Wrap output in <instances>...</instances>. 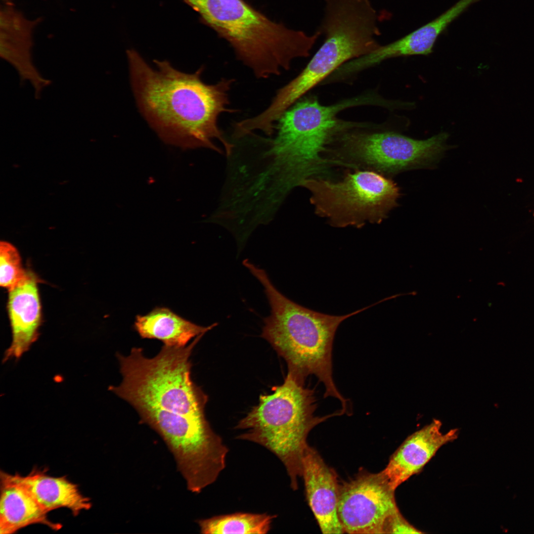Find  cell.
I'll use <instances>...</instances> for the list:
<instances>
[{
    "instance_id": "cell-9",
    "label": "cell",
    "mask_w": 534,
    "mask_h": 534,
    "mask_svg": "<svg viewBox=\"0 0 534 534\" xmlns=\"http://www.w3.org/2000/svg\"><path fill=\"white\" fill-rule=\"evenodd\" d=\"M302 186L309 191L315 213L340 228L380 223L397 206L400 195L391 179L363 169L348 172L339 180L311 178Z\"/></svg>"
},
{
    "instance_id": "cell-2",
    "label": "cell",
    "mask_w": 534,
    "mask_h": 534,
    "mask_svg": "<svg viewBox=\"0 0 534 534\" xmlns=\"http://www.w3.org/2000/svg\"><path fill=\"white\" fill-rule=\"evenodd\" d=\"M375 103L372 94L329 105L321 104L315 96L302 97L280 116L275 127L276 135L267 140V146L260 153L267 172L275 183L291 191L308 179L325 177L332 166H343L341 162L325 155L333 137L346 122L337 118L338 114Z\"/></svg>"
},
{
    "instance_id": "cell-20",
    "label": "cell",
    "mask_w": 534,
    "mask_h": 534,
    "mask_svg": "<svg viewBox=\"0 0 534 534\" xmlns=\"http://www.w3.org/2000/svg\"><path fill=\"white\" fill-rule=\"evenodd\" d=\"M276 515L236 512L199 519L197 523L203 534H265L271 528Z\"/></svg>"
},
{
    "instance_id": "cell-21",
    "label": "cell",
    "mask_w": 534,
    "mask_h": 534,
    "mask_svg": "<svg viewBox=\"0 0 534 534\" xmlns=\"http://www.w3.org/2000/svg\"><path fill=\"white\" fill-rule=\"evenodd\" d=\"M0 285L8 291L24 280L28 273L22 266L17 249L6 241L0 242Z\"/></svg>"
},
{
    "instance_id": "cell-10",
    "label": "cell",
    "mask_w": 534,
    "mask_h": 534,
    "mask_svg": "<svg viewBox=\"0 0 534 534\" xmlns=\"http://www.w3.org/2000/svg\"><path fill=\"white\" fill-rule=\"evenodd\" d=\"M134 409L140 422L164 441L189 491L198 493L217 480L226 467L229 449L205 415L187 416L146 406Z\"/></svg>"
},
{
    "instance_id": "cell-5",
    "label": "cell",
    "mask_w": 534,
    "mask_h": 534,
    "mask_svg": "<svg viewBox=\"0 0 534 534\" xmlns=\"http://www.w3.org/2000/svg\"><path fill=\"white\" fill-rule=\"evenodd\" d=\"M323 43L303 71L278 89L269 105L255 116L260 129L272 131L289 107L315 86L322 83L347 62L368 54L380 46L377 19L363 4L353 0H329L318 29Z\"/></svg>"
},
{
    "instance_id": "cell-15",
    "label": "cell",
    "mask_w": 534,
    "mask_h": 534,
    "mask_svg": "<svg viewBox=\"0 0 534 534\" xmlns=\"http://www.w3.org/2000/svg\"><path fill=\"white\" fill-rule=\"evenodd\" d=\"M480 0H459L436 19L390 44L380 45L364 55L362 62L369 68L384 60L398 56L428 55L439 35L470 6Z\"/></svg>"
},
{
    "instance_id": "cell-6",
    "label": "cell",
    "mask_w": 534,
    "mask_h": 534,
    "mask_svg": "<svg viewBox=\"0 0 534 534\" xmlns=\"http://www.w3.org/2000/svg\"><path fill=\"white\" fill-rule=\"evenodd\" d=\"M273 388L272 394L261 395L258 405L239 421L235 428L244 432L236 438L259 444L275 455L286 470L291 488L296 490L310 432L328 418L343 414L339 410L316 416L314 390L288 374L282 385Z\"/></svg>"
},
{
    "instance_id": "cell-22",
    "label": "cell",
    "mask_w": 534,
    "mask_h": 534,
    "mask_svg": "<svg viewBox=\"0 0 534 534\" xmlns=\"http://www.w3.org/2000/svg\"><path fill=\"white\" fill-rule=\"evenodd\" d=\"M423 532L410 524L400 511L393 515L387 521L384 534H421Z\"/></svg>"
},
{
    "instance_id": "cell-4",
    "label": "cell",
    "mask_w": 534,
    "mask_h": 534,
    "mask_svg": "<svg viewBox=\"0 0 534 534\" xmlns=\"http://www.w3.org/2000/svg\"><path fill=\"white\" fill-rule=\"evenodd\" d=\"M201 22L226 40L258 78L279 75L306 57L321 32L308 35L275 23L245 0H183Z\"/></svg>"
},
{
    "instance_id": "cell-13",
    "label": "cell",
    "mask_w": 534,
    "mask_h": 534,
    "mask_svg": "<svg viewBox=\"0 0 534 534\" xmlns=\"http://www.w3.org/2000/svg\"><path fill=\"white\" fill-rule=\"evenodd\" d=\"M441 427V421L434 419L409 435L392 454L381 472L393 489L419 473L442 446L457 438V429L443 433Z\"/></svg>"
},
{
    "instance_id": "cell-12",
    "label": "cell",
    "mask_w": 534,
    "mask_h": 534,
    "mask_svg": "<svg viewBox=\"0 0 534 534\" xmlns=\"http://www.w3.org/2000/svg\"><path fill=\"white\" fill-rule=\"evenodd\" d=\"M301 477L308 504L323 534H342L337 507L339 485L335 472L309 445L302 460Z\"/></svg>"
},
{
    "instance_id": "cell-23",
    "label": "cell",
    "mask_w": 534,
    "mask_h": 534,
    "mask_svg": "<svg viewBox=\"0 0 534 534\" xmlns=\"http://www.w3.org/2000/svg\"><path fill=\"white\" fill-rule=\"evenodd\" d=\"M533 216H534V213H533Z\"/></svg>"
},
{
    "instance_id": "cell-14",
    "label": "cell",
    "mask_w": 534,
    "mask_h": 534,
    "mask_svg": "<svg viewBox=\"0 0 534 534\" xmlns=\"http://www.w3.org/2000/svg\"><path fill=\"white\" fill-rule=\"evenodd\" d=\"M38 278L30 271L26 278L9 290L7 309L12 342L3 362L19 358L37 340L42 322V308Z\"/></svg>"
},
{
    "instance_id": "cell-3",
    "label": "cell",
    "mask_w": 534,
    "mask_h": 534,
    "mask_svg": "<svg viewBox=\"0 0 534 534\" xmlns=\"http://www.w3.org/2000/svg\"><path fill=\"white\" fill-rule=\"evenodd\" d=\"M250 272L264 287L270 314L264 319L261 336L286 361L288 374L305 385L314 375L325 388L324 397L337 399L347 412L348 400L340 393L333 378V343L338 327L345 319L374 305L377 302L350 313L332 315L303 307L280 293L266 272L252 263Z\"/></svg>"
},
{
    "instance_id": "cell-7",
    "label": "cell",
    "mask_w": 534,
    "mask_h": 534,
    "mask_svg": "<svg viewBox=\"0 0 534 534\" xmlns=\"http://www.w3.org/2000/svg\"><path fill=\"white\" fill-rule=\"evenodd\" d=\"M203 334L184 347L163 345L154 357L134 347L127 356L117 353L123 379L108 389L134 408L146 406L187 416H202L207 397L192 381V352Z\"/></svg>"
},
{
    "instance_id": "cell-17",
    "label": "cell",
    "mask_w": 534,
    "mask_h": 534,
    "mask_svg": "<svg viewBox=\"0 0 534 534\" xmlns=\"http://www.w3.org/2000/svg\"><path fill=\"white\" fill-rule=\"evenodd\" d=\"M41 20L28 19L9 0L1 5L0 11L1 55L15 65L19 71L33 70L31 50L33 33Z\"/></svg>"
},
{
    "instance_id": "cell-1",
    "label": "cell",
    "mask_w": 534,
    "mask_h": 534,
    "mask_svg": "<svg viewBox=\"0 0 534 534\" xmlns=\"http://www.w3.org/2000/svg\"><path fill=\"white\" fill-rule=\"evenodd\" d=\"M131 83L140 112L165 143L184 149L205 147L222 151L226 156L234 144L218 126L220 115L234 112L228 108V92L234 81L222 79L214 85L204 83V67L193 74L181 72L167 61L150 67L135 50L127 51Z\"/></svg>"
},
{
    "instance_id": "cell-8",
    "label": "cell",
    "mask_w": 534,
    "mask_h": 534,
    "mask_svg": "<svg viewBox=\"0 0 534 534\" xmlns=\"http://www.w3.org/2000/svg\"><path fill=\"white\" fill-rule=\"evenodd\" d=\"M365 127L354 123L339 131L329 147L332 158L349 168L387 177L432 166L447 149L448 135L445 132L417 140L394 132L367 131Z\"/></svg>"
},
{
    "instance_id": "cell-11",
    "label": "cell",
    "mask_w": 534,
    "mask_h": 534,
    "mask_svg": "<svg viewBox=\"0 0 534 534\" xmlns=\"http://www.w3.org/2000/svg\"><path fill=\"white\" fill-rule=\"evenodd\" d=\"M395 490L382 472H359L339 485L338 515L344 533L384 534L388 520L400 511Z\"/></svg>"
},
{
    "instance_id": "cell-16",
    "label": "cell",
    "mask_w": 534,
    "mask_h": 534,
    "mask_svg": "<svg viewBox=\"0 0 534 534\" xmlns=\"http://www.w3.org/2000/svg\"><path fill=\"white\" fill-rule=\"evenodd\" d=\"M1 473L24 488L47 513L65 507L76 516L91 507L90 499L80 492L78 486L63 477H53L36 471L26 476Z\"/></svg>"
},
{
    "instance_id": "cell-18",
    "label": "cell",
    "mask_w": 534,
    "mask_h": 534,
    "mask_svg": "<svg viewBox=\"0 0 534 534\" xmlns=\"http://www.w3.org/2000/svg\"><path fill=\"white\" fill-rule=\"evenodd\" d=\"M217 325L202 326L167 308L158 307L146 315H137L134 328L142 338L157 339L165 346L182 348L193 338L204 334Z\"/></svg>"
},
{
    "instance_id": "cell-19",
    "label": "cell",
    "mask_w": 534,
    "mask_h": 534,
    "mask_svg": "<svg viewBox=\"0 0 534 534\" xmlns=\"http://www.w3.org/2000/svg\"><path fill=\"white\" fill-rule=\"evenodd\" d=\"M1 534L13 533L36 523L45 524L52 529L59 527L48 520L47 512L24 488L8 479L1 472Z\"/></svg>"
}]
</instances>
